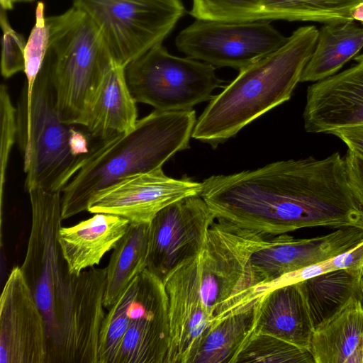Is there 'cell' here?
<instances>
[{
    "mask_svg": "<svg viewBox=\"0 0 363 363\" xmlns=\"http://www.w3.org/2000/svg\"><path fill=\"white\" fill-rule=\"evenodd\" d=\"M201 183L200 195L216 220L262 235L318 226L363 229V208L339 152L213 175Z\"/></svg>",
    "mask_w": 363,
    "mask_h": 363,
    "instance_id": "obj_1",
    "label": "cell"
},
{
    "mask_svg": "<svg viewBox=\"0 0 363 363\" xmlns=\"http://www.w3.org/2000/svg\"><path fill=\"white\" fill-rule=\"evenodd\" d=\"M263 235L215 220L201 251L164 282L170 341L165 363H191L208 333L265 294L250 262Z\"/></svg>",
    "mask_w": 363,
    "mask_h": 363,
    "instance_id": "obj_2",
    "label": "cell"
},
{
    "mask_svg": "<svg viewBox=\"0 0 363 363\" xmlns=\"http://www.w3.org/2000/svg\"><path fill=\"white\" fill-rule=\"evenodd\" d=\"M196 122L193 109H155L130 130L97 140L62 191V220L87 211L98 191L127 177L161 168L176 152L189 148Z\"/></svg>",
    "mask_w": 363,
    "mask_h": 363,
    "instance_id": "obj_3",
    "label": "cell"
},
{
    "mask_svg": "<svg viewBox=\"0 0 363 363\" xmlns=\"http://www.w3.org/2000/svg\"><path fill=\"white\" fill-rule=\"evenodd\" d=\"M318 30L299 27L278 49L240 70L196 120L192 137L213 146L289 100L315 49Z\"/></svg>",
    "mask_w": 363,
    "mask_h": 363,
    "instance_id": "obj_4",
    "label": "cell"
},
{
    "mask_svg": "<svg viewBox=\"0 0 363 363\" xmlns=\"http://www.w3.org/2000/svg\"><path fill=\"white\" fill-rule=\"evenodd\" d=\"M169 341L164 284L146 268L106 314L99 335L98 363H165Z\"/></svg>",
    "mask_w": 363,
    "mask_h": 363,
    "instance_id": "obj_5",
    "label": "cell"
},
{
    "mask_svg": "<svg viewBox=\"0 0 363 363\" xmlns=\"http://www.w3.org/2000/svg\"><path fill=\"white\" fill-rule=\"evenodd\" d=\"M49 30L44 61L64 122L76 125L113 60L93 21L73 6L45 18Z\"/></svg>",
    "mask_w": 363,
    "mask_h": 363,
    "instance_id": "obj_6",
    "label": "cell"
},
{
    "mask_svg": "<svg viewBox=\"0 0 363 363\" xmlns=\"http://www.w3.org/2000/svg\"><path fill=\"white\" fill-rule=\"evenodd\" d=\"M17 141L26 174L25 189L61 192L86 157L70 150L71 128L57 106L48 69L43 63L30 101L21 97L17 108Z\"/></svg>",
    "mask_w": 363,
    "mask_h": 363,
    "instance_id": "obj_7",
    "label": "cell"
},
{
    "mask_svg": "<svg viewBox=\"0 0 363 363\" xmlns=\"http://www.w3.org/2000/svg\"><path fill=\"white\" fill-rule=\"evenodd\" d=\"M124 71L135 101L164 111L192 109L211 100L213 91L224 83L217 77L215 67L172 55L162 44L131 61Z\"/></svg>",
    "mask_w": 363,
    "mask_h": 363,
    "instance_id": "obj_8",
    "label": "cell"
},
{
    "mask_svg": "<svg viewBox=\"0 0 363 363\" xmlns=\"http://www.w3.org/2000/svg\"><path fill=\"white\" fill-rule=\"evenodd\" d=\"M99 28L122 67L162 44L185 12L180 0H74Z\"/></svg>",
    "mask_w": 363,
    "mask_h": 363,
    "instance_id": "obj_9",
    "label": "cell"
},
{
    "mask_svg": "<svg viewBox=\"0 0 363 363\" xmlns=\"http://www.w3.org/2000/svg\"><path fill=\"white\" fill-rule=\"evenodd\" d=\"M31 228L21 271L43 315L49 350L58 335L57 311L64 284L57 235L62 221L61 192L28 191Z\"/></svg>",
    "mask_w": 363,
    "mask_h": 363,
    "instance_id": "obj_10",
    "label": "cell"
},
{
    "mask_svg": "<svg viewBox=\"0 0 363 363\" xmlns=\"http://www.w3.org/2000/svg\"><path fill=\"white\" fill-rule=\"evenodd\" d=\"M106 286V268L66 274L57 311L58 335L47 363H98Z\"/></svg>",
    "mask_w": 363,
    "mask_h": 363,
    "instance_id": "obj_11",
    "label": "cell"
},
{
    "mask_svg": "<svg viewBox=\"0 0 363 363\" xmlns=\"http://www.w3.org/2000/svg\"><path fill=\"white\" fill-rule=\"evenodd\" d=\"M287 38L269 21L196 19L179 33L175 43L189 57L240 71L278 49Z\"/></svg>",
    "mask_w": 363,
    "mask_h": 363,
    "instance_id": "obj_12",
    "label": "cell"
},
{
    "mask_svg": "<svg viewBox=\"0 0 363 363\" xmlns=\"http://www.w3.org/2000/svg\"><path fill=\"white\" fill-rule=\"evenodd\" d=\"M214 214L201 195L178 200L150 223L147 268L164 284L170 274L202 250Z\"/></svg>",
    "mask_w": 363,
    "mask_h": 363,
    "instance_id": "obj_13",
    "label": "cell"
},
{
    "mask_svg": "<svg viewBox=\"0 0 363 363\" xmlns=\"http://www.w3.org/2000/svg\"><path fill=\"white\" fill-rule=\"evenodd\" d=\"M202 183L184 176H167L162 167L123 178L98 191L87 211L121 216L130 223H150L167 206L185 197L200 195Z\"/></svg>",
    "mask_w": 363,
    "mask_h": 363,
    "instance_id": "obj_14",
    "label": "cell"
},
{
    "mask_svg": "<svg viewBox=\"0 0 363 363\" xmlns=\"http://www.w3.org/2000/svg\"><path fill=\"white\" fill-rule=\"evenodd\" d=\"M362 241L363 229L357 227L337 228L311 238H295L288 233L263 235L250 262L266 294L284 275L347 252Z\"/></svg>",
    "mask_w": 363,
    "mask_h": 363,
    "instance_id": "obj_15",
    "label": "cell"
},
{
    "mask_svg": "<svg viewBox=\"0 0 363 363\" xmlns=\"http://www.w3.org/2000/svg\"><path fill=\"white\" fill-rule=\"evenodd\" d=\"M43 315L21 267L12 269L0 298V363H47Z\"/></svg>",
    "mask_w": 363,
    "mask_h": 363,
    "instance_id": "obj_16",
    "label": "cell"
},
{
    "mask_svg": "<svg viewBox=\"0 0 363 363\" xmlns=\"http://www.w3.org/2000/svg\"><path fill=\"white\" fill-rule=\"evenodd\" d=\"M348 69L310 85L303 111L304 128L328 133L363 125V54Z\"/></svg>",
    "mask_w": 363,
    "mask_h": 363,
    "instance_id": "obj_17",
    "label": "cell"
},
{
    "mask_svg": "<svg viewBox=\"0 0 363 363\" xmlns=\"http://www.w3.org/2000/svg\"><path fill=\"white\" fill-rule=\"evenodd\" d=\"M136 103L124 67L113 61L76 125L84 127L89 138L97 140L126 133L138 121Z\"/></svg>",
    "mask_w": 363,
    "mask_h": 363,
    "instance_id": "obj_18",
    "label": "cell"
},
{
    "mask_svg": "<svg viewBox=\"0 0 363 363\" xmlns=\"http://www.w3.org/2000/svg\"><path fill=\"white\" fill-rule=\"evenodd\" d=\"M130 222L116 215L97 213L71 227H61L57 240L69 274L98 265L127 232Z\"/></svg>",
    "mask_w": 363,
    "mask_h": 363,
    "instance_id": "obj_19",
    "label": "cell"
},
{
    "mask_svg": "<svg viewBox=\"0 0 363 363\" xmlns=\"http://www.w3.org/2000/svg\"><path fill=\"white\" fill-rule=\"evenodd\" d=\"M314 327L297 282L267 291L259 302L255 333L309 350Z\"/></svg>",
    "mask_w": 363,
    "mask_h": 363,
    "instance_id": "obj_20",
    "label": "cell"
},
{
    "mask_svg": "<svg viewBox=\"0 0 363 363\" xmlns=\"http://www.w3.org/2000/svg\"><path fill=\"white\" fill-rule=\"evenodd\" d=\"M309 350L315 363H363V305L352 298L314 328Z\"/></svg>",
    "mask_w": 363,
    "mask_h": 363,
    "instance_id": "obj_21",
    "label": "cell"
},
{
    "mask_svg": "<svg viewBox=\"0 0 363 363\" xmlns=\"http://www.w3.org/2000/svg\"><path fill=\"white\" fill-rule=\"evenodd\" d=\"M363 48V27L354 21L325 23L300 82H315L336 74Z\"/></svg>",
    "mask_w": 363,
    "mask_h": 363,
    "instance_id": "obj_22",
    "label": "cell"
},
{
    "mask_svg": "<svg viewBox=\"0 0 363 363\" xmlns=\"http://www.w3.org/2000/svg\"><path fill=\"white\" fill-rule=\"evenodd\" d=\"M360 268H345L297 282L314 328L340 310L352 298H362Z\"/></svg>",
    "mask_w": 363,
    "mask_h": 363,
    "instance_id": "obj_23",
    "label": "cell"
},
{
    "mask_svg": "<svg viewBox=\"0 0 363 363\" xmlns=\"http://www.w3.org/2000/svg\"><path fill=\"white\" fill-rule=\"evenodd\" d=\"M150 223H130L113 249L106 267L105 308L109 309L131 281L147 268Z\"/></svg>",
    "mask_w": 363,
    "mask_h": 363,
    "instance_id": "obj_24",
    "label": "cell"
},
{
    "mask_svg": "<svg viewBox=\"0 0 363 363\" xmlns=\"http://www.w3.org/2000/svg\"><path fill=\"white\" fill-rule=\"evenodd\" d=\"M259 302L224 320L211 330L191 363H235L255 333Z\"/></svg>",
    "mask_w": 363,
    "mask_h": 363,
    "instance_id": "obj_25",
    "label": "cell"
},
{
    "mask_svg": "<svg viewBox=\"0 0 363 363\" xmlns=\"http://www.w3.org/2000/svg\"><path fill=\"white\" fill-rule=\"evenodd\" d=\"M363 0H265L274 20L325 23L354 21L352 10Z\"/></svg>",
    "mask_w": 363,
    "mask_h": 363,
    "instance_id": "obj_26",
    "label": "cell"
},
{
    "mask_svg": "<svg viewBox=\"0 0 363 363\" xmlns=\"http://www.w3.org/2000/svg\"><path fill=\"white\" fill-rule=\"evenodd\" d=\"M315 363L309 350L272 335L255 333L235 363Z\"/></svg>",
    "mask_w": 363,
    "mask_h": 363,
    "instance_id": "obj_27",
    "label": "cell"
},
{
    "mask_svg": "<svg viewBox=\"0 0 363 363\" xmlns=\"http://www.w3.org/2000/svg\"><path fill=\"white\" fill-rule=\"evenodd\" d=\"M49 30L44 16V4L39 1L35 10V23L25 48L26 77L21 96L30 102L35 81L43 67L48 49Z\"/></svg>",
    "mask_w": 363,
    "mask_h": 363,
    "instance_id": "obj_28",
    "label": "cell"
},
{
    "mask_svg": "<svg viewBox=\"0 0 363 363\" xmlns=\"http://www.w3.org/2000/svg\"><path fill=\"white\" fill-rule=\"evenodd\" d=\"M0 196L2 203L9 158L18 134L17 108L4 84L0 86Z\"/></svg>",
    "mask_w": 363,
    "mask_h": 363,
    "instance_id": "obj_29",
    "label": "cell"
},
{
    "mask_svg": "<svg viewBox=\"0 0 363 363\" xmlns=\"http://www.w3.org/2000/svg\"><path fill=\"white\" fill-rule=\"evenodd\" d=\"M363 264V241L352 250L335 257L289 273L271 285L274 288L298 282L313 277L345 268H360Z\"/></svg>",
    "mask_w": 363,
    "mask_h": 363,
    "instance_id": "obj_30",
    "label": "cell"
},
{
    "mask_svg": "<svg viewBox=\"0 0 363 363\" xmlns=\"http://www.w3.org/2000/svg\"><path fill=\"white\" fill-rule=\"evenodd\" d=\"M5 10L1 9V26L3 30L1 72L4 78H9L25 69V48L23 38L10 26Z\"/></svg>",
    "mask_w": 363,
    "mask_h": 363,
    "instance_id": "obj_31",
    "label": "cell"
},
{
    "mask_svg": "<svg viewBox=\"0 0 363 363\" xmlns=\"http://www.w3.org/2000/svg\"><path fill=\"white\" fill-rule=\"evenodd\" d=\"M344 158L350 189L363 208V156L348 149Z\"/></svg>",
    "mask_w": 363,
    "mask_h": 363,
    "instance_id": "obj_32",
    "label": "cell"
},
{
    "mask_svg": "<svg viewBox=\"0 0 363 363\" xmlns=\"http://www.w3.org/2000/svg\"><path fill=\"white\" fill-rule=\"evenodd\" d=\"M328 134L337 136L348 149L363 156V125L333 130Z\"/></svg>",
    "mask_w": 363,
    "mask_h": 363,
    "instance_id": "obj_33",
    "label": "cell"
},
{
    "mask_svg": "<svg viewBox=\"0 0 363 363\" xmlns=\"http://www.w3.org/2000/svg\"><path fill=\"white\" fill-rule=\"evenodd\" d=\"M89 138L86 133L77 130L72 126L69 137V147L74 156L84 157L89 152Z\"/></svg>",
    "mask_w": 363,
    "mask_h": 363,
    "instance_id": "obj_34",
    "label": "cell"
},
{
    "mask_svg": "<svg viewBox=\"0 0 363 363\" xmlns=\"http://www.w3.org/2000/svg\"><path fill=\"white\" fill-rule=\"evenodd\" d=\"M352 20L359 21L363 23V2L357 5L351 11Z\"/></svg>",
    "mask_w": 363,
    "mask_h": 363,
    "instance_id": "obj_35",
    "label": "cell"
},
{
    "mask_svg": "<svg viewBox=\"0 0 363 363\" xmlns=\"http://www.w3.org/2000/svg\"><path fill=\"white\" fill-rule=\"evenodd\" d=\"M19 1H31L33 0H0L1 9L5 11L8 9H11L13 8V4Z\"/></svg>",
    "mask_w": 363,
    "mask_h": 363,
    "instance_id": "obj_36",
    "label": "cell"
},
{
    "mask_svg": "<svg viewBox=\"0 0 363 363\" xmlns=\"http://www.w3.org/2000/svg\"><path fill=\"white\" fill-rule=\"evenodd\" d=\"M359 279H360V289H361V294H362V305H363V264L360 267Z\"/></svg>",
    "mask_w": 363,
    "mask_h": 363,
    "instance_id": "obj_37",
    "label": "cell"
}]
</instances>
